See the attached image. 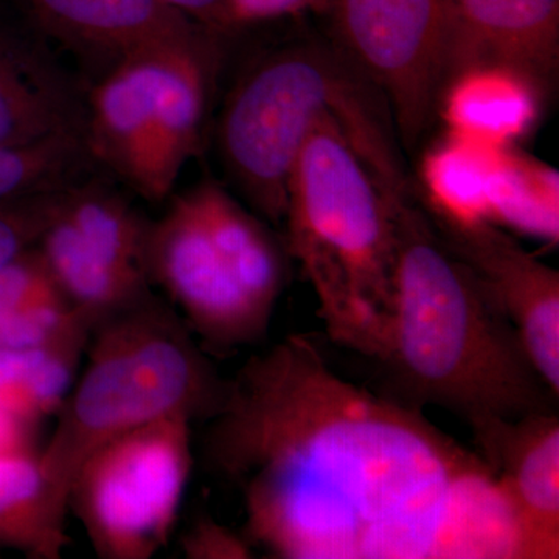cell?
<instances>
[{"instance_id": "obj_1", "label": "cell", "mask_w": 559, "mask_h": 559, "mask_svg": "<svg viewBox=\"0 0 559 559\" xmlns=\"http://www.w3.org/2000/svg\"><path fill=\"white\" fill-rule=\"evenodd\" d=\"M202 459L240 495L245 538L285 559H532L502 485L406 406L340 377L307 334L252 356Z\"/></svg>"}, {"instance_id": "obj_2", "label": "cell", "mask_w": 559, "mask_h": 559, "mask_svg": "<svg viewBox=\"0 0 559 559\" xmlns=\"http://www.w3.org/2000/svg\"><path fill=\"white\" fill-rule=\"evenodd\" d=\"M373 360L381 395L455 415L468 425L479 455L506 423L557 412L558 395L516 326L444 245L415 193L395 209L388 325Z\"/></svg>"}, {"instance_id": "obj_3", "label": "cell", "mask_w": 559, "mask_h": 559, "mask_svg": "<svg viewBox=\"0 0 559 559\" xmlns=\"http://www.w3.org/2000/svg\"><path fill=\"white\" fill-rule=\"evenodd\" d=\"M323 116L336 120L389 194L403 198L414 191L380 92L330 39H296L246 68L224 100L216 128L227 179L249 207L274 226L285 219L294 159Z\"/></svg>"}, {"instance_id": "obj_4", "label": "cell", "mask_w": 559, "mask_h": 559, "mask_svg": "<svg viewBox=\"0 0 559 559\" xmlns=\"http://www.w3.org/2000/svg\"><path fill=\"white\" fill-rule=\"evenodd\" d=\"M401 200L382 189L333 117L316 121L286 182V246L314 289L330 340L370 359L388 325Z\"/></svg>"}, {"instance_id": "obj_5", "label": "cell", "mask_w": 559, "mask_h": 559, "mask_svg": "<svg viewBox=\"0 0 559 559\" xmlns=\"http://www.w3.org/2000/svg\"><path fill=\"white\" fill-rule=\"evenodd\" d=\"M91 337L90 362L39 455L51 491L68 510L76 471L103 443L175 415L207 419L227 384L187 323L153 294L103 320Z\"/></svg>"}, {"instance_id": "obj_6", "label": "cell", "mask_w": 559, "mask_h": 559, "mask_svg": "<svg viewBox=\"0 0 559 559\" xmlns=\"http://www.w3.org/2000/svg\"><path fill=\"white\" fill-rule=\"evenodd\" d=\"M288 248L218 180L202 179L150 223L146 271L201 347L216 355L260 341L288 280Z\"/></svg>"}, {"instance_id": "obj_7", "label": "cell", "mask_w": 559, "mask_h": 559, "mask_svg": "<svg viewBox=\"0 0 559 559\" xmlns=\"http://www.w3.org/2000/svg\"><path fill=\"white\" fill-rule=\"evenodd\" d=\"M224 33L138 51L86 91L84 143L95 165L148 202L170 197L200 153Z\"/></svg>"}, {"instance_id": "obj_8", "label": "cell", "mask_w": 559, "mask_h": 559, "mask_svg": "<svg viewBox=\"0 0 559 559\" xmlns=\"http://www.w3.org/2000/svg\"><path fill=\"white\" fill-rule=\"evenodd\" d=\"M191 421L157 419L106 441L69 491L92 547L105 559H148L168 543L189 481Z\"/></svg>"}, {"instance_id": "obj_9", "label": "cell", "mask_w": 559, "mask_h": 559, "mask_svg": "<svg viewBox=\"0 0 559 559\" xmlns=\"http://www.w3.org/2000/svg\"><path fill=\"white\" fill-rule=\"evenodd\" d=\"M330 43L380 92L400 142L415 148L448 80L450 0H331Z\"/></svg>"}, {"instance_id": "obj_10", "label": "cell", "mask_w": 559, "mask_h": 559, "mask_svg": "<svg viewBox=\"0 0 559 559\" xmlns=\"http://www.w3.org/2000/svg\"><path fill=\"white\" fill-rule=\"evenodd\" d=\"M148 230L120 191L90 175L61 191L36 246L62 296L95 329L151 296Z\"/></svg>"}, {"instance_id": "obj_11", "label": "cell", "mask_w": 559, "mask_h": 559, "mask_svg": "<svg viewBox=\"0 0 559 559\" xmlns=\"http://www.w3.org/2000/svg\"><path fill=\"white\" fill-rule=\"evenodd\" d=\"M425 212L444 245L491 290L516 326L536 370L559 395L558 271L527 252L491 221L455 219Z\"/></svg>"}, {"instance_id": "obj_12", "label": "cell", "mask_w": 559, "mask_h": 559, "mask_svg": "<svg viewBox=\"0 0 559 559\" xmlns=\"http://www.w3.org/2000/svg\"><path fill=\"white\" fill-rule=\"evenodd\" d=\"M502 68L549 94L559 69V0H450L448 80Z\"/></svg>"}, {"instance_id": "obj_13", "label": "cell", "mask_w": 559, "mask_h": 559, "mask_svg": "<svg viewBox=\"0 0 559 559\" xmlns=\"http://www.w3.org/2000/svg\"><path fill=\"white\" fill-rule=\"evenodd\" d=\"M84 120L79 81L38 40L0 24V146L84 134Z\"/></svg>"}, {"instance_id": "obj_14", "label": "cell", "mask_w": 559, "mask_h": 559, "mask_svg": "<svg viewBox=\"0 0 559 559\" xmlns=\"http://www.w3.org/2000/svg\"><path fill=\"white\" fill-rule=\"evenodd\" d=\"M44 31L105 70L138 51L210 31L164 0H28ZM103 70V72H105Z\"/></svg>"}, {"instance_id": "obj_15", "label": "cell", "mask_w": 559, "mask_h": 559, "mask_svg": "<svg viewBox=\"0 0 559 559\" xmlns=\"http://www.w3.org/2000/svg\"><path fill=\"white\" fill-rule=\"evenodd\" d=\"M513 506L532 559L559 557V417L506 423L481 455Z\"/></svg>"}, {"instance_id": "obj_16", "label": "cell", "mask_w": 559, "mask_h": 559, "mask_svg": "<svg viewBox=\"0 0 559 559\" xmlns=\"http://www.w3.org/2000/svg\"><path fill=\"white\" fill-rule=\"evenodd\" d=\"M546 95L538 84L513 70L469 69L444 86L437 116L452 135L503 148L535 127Z\"/></svg>"}, {"instance_id": "obj_17", "label": "cell", "mask_w": 559, "mask_h": 559, "mask_svg": "<svg viewBox=\"0 0 559 559\" xmlns=\"http://www.w3.org/2000/svg\"><path fill=\"white\" fill-rule=\"evenodd\" d=\"M68 509L32 451L0 455V544L28 558L60 559L70 544Z\"/></svg>"}, {"instance_id": "obj_18", "label": "cell", "mask_w": 559, "mask_h": 559, "mask_svg": "<svg viewBox=\"0 0 559 559\" xmlns=\"http://www.w3.org/2000/svg\"><path fill=\"white\" fill-rule=\"evenodd\" d=\"M488 209L489 221H498L530 237L558 242V171L514 145L496 150Z\"/></svg>"}, {"instance_id": "obj_19", "label": "cell", "mask_w": 559, "mask_h": 559, "mask_svg": "<svg viewBox=\"0 0 559 559\" xmlns=\"http://www.w3.org/2000/svg\"><path fill=\"white\" fill-rule=\"evenodd\" d=\"M496 150L448 134L423 159L425 191L419 204L448 218L489 221L488 191Z\"/></svg>"}, {"instance_id": "obj_20", "label": "cell", "mask_w": 559, "mask_h": 559, "mask_svg": "<svg viewBox=\"0 0 559 559\" xmlns=\"http://www.w3.org/2000/svg\"><path fill=\"white\" fill-rule=\"evenodd\" d=\"M87 344L73 341L50 347L0 348V406L35 425L58 414Z\"/></svg>"}, {"instance_id": "obj_21", "label": "cell", "mask_w": 559, "mask_h": 559, "mask_svg": "<svg viewBox=\"0 0 559 559\" xmlns=\"http://www.w3.org/2000/svg\"><path fill=\"white\" fill-rule=\"evenodd\" d=\"M94 167L79 132L20 146H0V202L49 193L79 182Z\"/></svg>"}, {"instance_id": "obj_22", "label": "cell", "mask_w": 559, "mask_h": 559, "mask_svg": "<svg viewBox=\"0 0 559 559\" xmlns=\"http://www.w3.org/2000/svg\"><path fill=\"white\" fill-rule=\"evenodd\" d=\"M61 190L0 202V272L38 245Z\"/></svg>"}, {"instance_id": "obj_23", "label": "cell", "mask_w": 559, "mask_h": 559, "mask_svg": "<svg viewBox=\"0 0 559 559\" xmlns=\"http://www.w3.org/2000/svg\"><path fill=\"white\" fill-rule=\"evenodd\" d=\"M183 555L190 559L252 558V546L212 518H200L180 538Z\"/></svg>"}, {"instance_id": "obj_24", "label": "cell", "mask_w": 559, "mask_h": 559, "mask_svg": "<svg viewBox=\"0 0 559 559\" xmlns=\"http://www.w3.org/2000/svg\"><path fill=\"white\" fill-rule=\"evenodd\" d=\"M331 0H227L226 31L248 27L283 20V17L300 16L305 13L325 14Z\"/></svg>"}, {"instance_id": "obj_25", "label": "cell", "mask_w": 559, "mask_h": 559, "mask_svg": "<svg viewBox=\"0 0 559 559\" xmlns=\"http://www.w3.org/2000/svg\"><path fill=\"white\" fill-rule=\"evenodd\" d=\"M164 2L210 31L227 35V0H164Z\"/></svg>"}, {"instance_id": "obj_26", "label": "cell", "mask_w": 559, "mask_h": 559, "mask_svg": "<svg viewBox=\"0 0 559 559\" xmlns=\"http://www.w3.org/2000/svg\"><path fill=\"white\" fill-rule=\"evenodd\" d=\"M35 423L0 406V455L31 451V429Z\"/></svg>"}]
</instances>
